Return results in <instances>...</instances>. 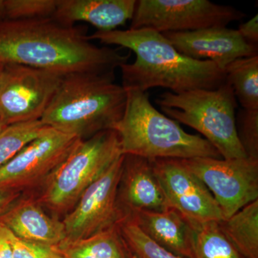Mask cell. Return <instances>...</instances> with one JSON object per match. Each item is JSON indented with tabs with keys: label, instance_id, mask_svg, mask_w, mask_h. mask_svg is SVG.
<instances>
[{
	"label": "cell",
	"instance_id": "f546056e",
	"mask_svg": "<svg viewBox=\"0 0 258 258\" xmlns=\"http://www.w3.org/2000/svg\"><path fill=\"white\" fill-rule=\"evenodd\" d=\"M6 20L5 0H0V21Z\"/></svg>",
	"mask_w": 258,
	"mask_h": 258
},
{
	"label": "cell",
	"instance_id": "d6a6232c",
	"mask_svg": "<svg viewBox=\"0 0 258 258\" xmlns=\"http://www.w3.org/2000/svg\"><path fill=\"white\" fill-rule=\"evenodd\" d=\"M131 254H132V253H131ZM132 258H137V257H136V256H134V254H132Z\"/></svg>",
	"mask_w": 258,
	"mask_h": 258
},
{
	"label": "cell",
	"instance_id": "d6986e66",
	"mask_svg": "<svg viewBox=\"0 0 258 258\" xmlns=\"http://www.w3.org/2000/svg\"><path fill=\"white\" fill-rule=\"evenodd\" d=\"M220 227L244 258H258V200L220 222Z\"/></svg>",
	"mask_w": 258,
	"mask_h": 258
},
{
	"label": "cell",
	"instance_id": "f1b7e54d",
	"mask_svg": "<svg viewBox=\"0 0 258 258\" xmlns=\"http://www.w3.org/2000/svg\"><path fill=\"white\" fill-rule=\"evenodd\" d=\"M20 197V192L0 190V215Z\"/></svg>",
	"mask_w": 258,
	"mask_h": 258
},
{
	"label": "cell",
	"instance_id": "d4e9b609",
	"mask_svg": "<svg viewBox=\"0 0 258 258\" xmlns=\"http://www.w3.org/2000/svg\"><path fill=\"white\" fill-rule=\"evenodd\" d=\"M236 129L247 157L258 160V110L240 109L236 117Z\"/></svg>",
	"mask_w": 258,
	"mask_h": 258
},
{
	"label": "cell",
	"instance_id": "4dcf8cb0",
	"mask_svg": "<svg viewBox=\"0 0 258 258\" xmlns=\"http://www.w3.org/2000/svg\"><path fill=\"white\" fill-rule=\"evenodd\" d=\"M7 125H8L5 124L4 120H3V118H2L1 115H0V132H1Z\"/></svg>",
	"mask_w": 258,
	"mask_h": 258
},
{
	"label": "cell",
	"instance_id": "9c48e42d",
	"mask_svg": "<svg viewBox=\"0 0 258 258\" xmlns=\"http://www.w3.org/2000/svg\"><path fill=\"white\" fill-rule=\"evenodd\" d=\"M181 161L211 192L225 220L258 200L257 159L198 157Z\"/></svg>",
	"mask_w": 258,
	"mask_h": 258
},
{
	"label": "cell",
	"instance_id": "603a6c76",
	"mask_svg": "<svg viewBox=\"0 0 258 258\" xmlns=\"http://www.w3.org/2000/svg\"><path fill=\"white\" fill-rule=\"evenodd\" d=\"M118 225L129 251L137 258H184L151 240L130 217H123Z\"/></svg>",
	"mask_w": 258,
	"mask_h": 258
},
{
	"label": "cell",
	"instance_id": "3957f363",
	"mask_svg": "<svg viewBox=\"0 0 258 258\" xmlns=\"http://www.w3.org/2000/svg\"><path fill=\"white\" fill-rule=\"evenodd\" d=\"M114 73L64 76L41 118L45 125L86 140L113 130L124 113L126 91Z\"/></svg>",
	"mask_w": 258,
	"mask_h": 258
},
{
	"label": "cell",
	"instance_id": "8fae6325",
	"mask_svg": "<svg viewBox=\"0 0 258 258\" xmlns=\"http://www.w3.org/2000/svg\"><path fill=\"white\" fill-rule=\"evenodd\" d=\"M124 154L83 192L62 220L64 242L87 238L113 227L123 218L118 205V189Z\"/></svg>",
	"mask_w": 258,
	"mask_h": 258
},
{
	"label": "cell",
	"instance_id": "2e32d148",
	"mask_svg": "<svg viewBox=\"0 0 258 258\" xmlns=\"http://www.w3.org/2000/svg\"><path fill=\"white\" fill-rule=\"evenodd\" d=\"M137 0H57L52 18L66 25L87 22L99 31L115 30L132 20Z\"/></svg>",
	"mask_w": 258,
	"mask_h": 258
},
{
	"label": "cell",
	"instance_id": "ac0fdd59",
	"mask_svg": "<svg viewBox=\"0 0 258 258\" xmlns=\"http://www.w3.org/2000/svg\"><path fill=\"white\" fill-rule=\"evenodd\" d=\"M66 258H132L118 224L81 240L58 246Z\"/></svg>",
	"mask_w": 258,
	"mask_h": 258
},
{
	"label": "cell",
	"instance_id": "5b68a950",
	"mask_svg": "<svg viewBox=\"0 0 258 258\" xmlns=\"http://www.w3.org/2000/svg\"><path fill=\"white\" fill-rule=\"evenodd\" d=\"M156 103L166 116L203 134L222 159L247 157L237 137V102L228 83L213 90L165 92Z\"/></svg>",
	"mask_w": 258,
	"mask_h": 258
},
{
	"label": "cell",
	"instance_id": "30bf717a",
	"mask_svg": "<svg viewBox=\"0 0 258 258\" xmlns=\"http://www.w3.org/2000/svg\"><path fill=\"white\" fill-rule=\"evenodd\" d=\"M81 140L47 125L36 139L0 167V190L20 193L43 184Z\"/></svg>",
	"mask_w": 258,
	"mask_h": 258
},
{
	"label": "cell",
	"instance_id": "83f0119b",
	"mask_svg": "<svg viewBox=\"0 0 258 258\" xmlns=\"http://www.w3.org/2000/svg\"><path fill=\"white\" fill-rule=\"evenodd\" d=\"M10 234V231L0 222V258H13Z\"/></svg>",
	"mask_w": 258,
	"mask_h": 258
},
{
	"label": "cell",
	"instance_id": "ba28073f",
	"mask_svg": "<svg viewBox=\"0 0 258 258\" xmlns=\"http://www.w3.org/2000/svg\"><path fill=\"white\" fill-rule=\"evenodd\" d=\"M64 76L18 64H3L0 115L5 124L40 120Z\"/></svg>",
	"mask_w": 258,
	"mask_h": 258
},
{
	"label": "cell",
	"instance_id": "5bb4252c",
	"mask_svg": "<svg viewBox=\"0 0 258 258\" xmlns=\"http://www.w3.org/2000/svg\"><path fill=\"white\" fill-rule=\"evenodd\" d=\"M118 208L123 218L141 211H164L169 208L153 160L124 155L118 189Z\"/></svg>",
	"mask_w": 258,
	"mask_h": 258
},
{
	"label": "cell",
	"instance_id": "7a4b0ae2",
	"mask_svg": "<svg viewBox=\"0 0 258 258\" xmlns=\"http://www.w3.org/2000/svg\"><path fill=\"white\" fill-rule=\"evenodd\" d=\"M106 45L133 51L136 60L120 67L125 91L147 92L162 87L179 93L213 90L226 82L225 72L208 60H198L179 53L162 33L149 28L96 31L88 36Z\"/></svg>",
	"mask_w": 258,
	"mask_h": 258
},
{
	"label": "cell",
	"instance_id": "52a82bcc",
	"mask_svg": "<svg viewBox=\"0 0 258 258\" xmlns=\"http://www.w3.org/2000/svg\"><path fill=\"white\" fill-rule=\"evenodd\" d=\"M240 10L208 0H139L131 30L149 28L160 33L225 28L245 18Z\"/></svg>",
	"mask_w": 258,
	"mask_h": 258
},
{
	"label": "cell",
	"instance_id": "484cf974",
	"mask_svg": "<svg viewBox=\"0 0 258 258\" xmlns=\"http://www.w3.org/2000/svg\"><path fill=\"white\" fill-rule=\"evenodd\" d=\"M13 258H66L56 246L29 242L10 234Z\"/></svg>",
	"mask_w": 258,
	"mask_h": 258
},
{
	"label": "cell",
	"instance_id": "9a60e30c",
	"mask_svg": "<svg viewBox=\"0 0 258 258\" xmlns=\"http://www.w3.org/2000/svg\"><path fill=\"white\" fill-rule=\"evenodd\" d=\"M20 198L0 215V222L21 240L56 247L63 243L62 221L48 216L37 200Z\"/></svg>",
	"mask_w": 258,
	"mask_h": 258
},
{
	"label": "cell",
	"instance_id": "4316f807",
	"mask_svg": "<svg viewBox=\"0 0 258 258\" xmlns=\"http://www.w3.org/2000/svg\"><path fill=\"white\" fill-rule=\"evenodd\" d=\"M237 31L247 43L257 46L258 15H254L248 21L241 24Z\"/></svg>",
	"mask_w": 258,
	"mask_h": 258
},
{
	"label": "cell",
	"instance_id": "8992f818",
	"mask_svg": "<svg viewBox=\"0 0 258 258\" xmlns=\"http://www.w3.org/2000/svg\"><path fill=\"white\" fill-rule=\"evenodd\" d=\"M119 138L106 130L81 140L42 184L37 202L56 214H68L86 189L120 156Z\"/></svg>",
	"mask_w": 258,
	"mask_h": 258
},
{
	"label": "cell",
	"instance_id": "7402d4cb",
	"mask_svg": "<svg viewBox=\"0 0 258 258\" xmlns=\"http://www.w3.org/2000/svg\"><path fill=\"white\" fill-rule=\"evenodd\" d=\"M41 120L21 122L7 125L0 132V167L36 139L45 127Z\"/></svg>",
	"mask_w": 258,
	"mask_h": 258
},
{
	"label": "cell",
	"instance_id": "e0dca14e",
	"mask_svg": "<svg viewBox=\"0 0 258 258\" xmlns=\"http://www.w3.org/2000/svg\"><path fill=\"white\" fill-rule=\"evenodd\" d=\"M156 243L179 257L195 258V229L179 212L169 208L164 211H141L128 216Z\"/></svg>",
	"mask_w": 258,
	"mask_h": 258
},
{
	"label": "cell",
	"instance_id": "6da1fadb",
	"mask_svg": "<svg viewBox=\"0 0 258 258\" xmlns=\"http://www.w3.org/2000/svg\"><path fill=\"white\" fill-rule=\"evenodd\" d=\"M130 54L98 47L86 30L51 18L0 21V63L46 70L62 76L115 73Z\"/></svg>",
	"mask_w": 258,
	"mask_h": 258
},
{
	"label": "cell",
	"instance_id": "4fadbf2b",
	"mask_svg": "<svg viewBox=\"0 0 258 258\" xmlns=\"http://www.w3.org/2000/svg\"><path fill=\"white\" fill-rule=\"evenodd\" d=\"M162 34L179 53L195 60L211 61L224 71L237 59L258 55L257 46L247 43L237 30L227 27Z\"/></svg>",
	"mask_w": 258,
	"mask_h": 258
},
{
	"label": "cell",
	"instance_id": "cb8c5ba5",
	"mask_svg": "<svg viewBox=\"0 0 258 258\" xmlns=\"http://www.w3.org/2000/svg\"><path fill=\"white\" fill-rule=\"evenodd\" d=\"M57 0H5L6 20L51 18Z\"/></svg>",
	"mask_w": 258,
	"mask_h": 258
},
{
	"label": "cell",
	"instance_id": "1f68e13d",
	"mask_svg": "<svg viewBox=\"0 0 258 258\" xmlns=\"http://www.w3.org/2000/svg\"><path fill=\"white\" fill-rule=\"evenodd\" d=\"M3 68V64L0 63V74H1L2 69Z\"/></svg>",
	"mask_w": 258,
	"mask_h": 258
},
{
	"label": "cell",
	"instance_id": "277c9868",
	"mask_svg": "<svg viewBox=\"0 0 258 258\" xmlns=\"http://www.w3.org/2000/svg\"><path fill=\"white\" fill-rule=\"evenodd\" d=\"M126 93L124 113L113 129L122 154L151 160L221 157L206 139L187 133L177 121L156 109L147 92L128 90Z\"/></svg>",
	"mask_w": 258,
	"mask_h": 258
},
{
	"label": "cell",
	"instance_id": "ffe728a7",
	"mask_svg": "<svg viewBox=\"0 0 258 258\" xmlns=\"http://www.w3.org/2000/svg\"><path fill=\"white\" fill-rule=\"evenodd\" d=\"M226 82L242 108L258 110V55L237 59L225 69Z\"/></svg>",
	"mask_w": 258,
	"mask_h": 258
},
{
	"label": "cell",
	"instance_id": "7c38bea8",
	"mask_svg": "<svg viewBox=\"0 0 258 258\" xmlns=\"http://www.w3.org/2000/svg\"><path fill=\"white\" fill-rule=\"evenodd\" d=\"M153 164L169 208L179 212L194 229L207 222L225 220L211 192L182 161L155 159Z\"/></svg>",
	"mask_w": 258,
	"mask_h": 258
},
{
	"label": "cell",
	"instance_id": "44dd1931",
	"mask_svg": "<svg viewBox=\"0 0 258 258\" xmlns=\"http://www.w3.org/2000/svg\"><path fill=\"white\" fill-rule=\"evenodd\" d=\"M195 258H244L224 235L220 222H209L195 228Z\"/></svg>",
	"mask_w": 258,
	"mask_h": 258
}]
</instances>
